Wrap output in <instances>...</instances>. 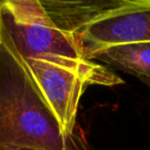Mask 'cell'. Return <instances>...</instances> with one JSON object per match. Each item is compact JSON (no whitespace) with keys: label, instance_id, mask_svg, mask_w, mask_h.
<instances>
[{"label":"cell","instance_id":"cell-1","mask_svg":"<svg viewBox=\"0 0 150 150\" xmlns=\"http://www.w3.org/2000/svg\"><path fill=\"white\" fill-rule=\"evenodd\" d=\"M22 148L73 149L0 22V150Z\"/></svg>","mask_w":150,"mask_h":150},{"label":"cell","instance_id":"cell-2","mask_svg":"<svg viewBox=\"0 0 150 150\" xmlns=\"http://www.w3.org/2000/svg\"><path fill=\"white\" fill-rule=\"evenodd\" d=\"M0 22L23 60L86 59L74 37L54 25L39 0H0Z\"/></svg>","mask_w":150,"mask_h":150},{"label":"cell","instance_id":"cell-3","mask_svg":"<svg viewBox=\"0 0 150 150\" xmlns=\"http://www.w3.org/2000/svg\"><path fill=\"white\" fill-rule=\"evenodd\" d=\"M24 61L63 132L71 138L80 98L86 86H101L99 73L94 67L79 63L57 64L41 59Z\"/></svg>","mask_w":150,"mask_h":150},{"label":"cell","instance_id":"cell-4","mask_svg":"<svg viewBox=\"0 0 150 150\" xmlns=\"http://www.w3.org/2000/svg\"><path fill=\"white\" fill-rule=\"evenodd\" d=\"M74 39L86 59L94 52L119 44L150 41V0H123L103 13Z\"/></svg>","mask_w":150,"mask_h":150},{"label":"cell","instance_id":"cell-5","mask_svg":"<svg viewBox=\"0 0 150 150\" xmlns=\"http://www.w3.org/2000/svg\"><path fill=\"white\" fill-rule=\"evenodd\" d=\"M40 2L54 25L74 37L103 13L120 6L123 0H41Z\"/></svg>","mask_w":150,"mask_h":150},{"label":"cell","instance_id":"cell-6","mask_svg":"<svg viewBox=\"0 0 150 150\" xmlns=\"http://www.w3.org/2000/svg\"><path fill=\"white\" fill-rule=\"evenodd\" d=\"M90 60H99L135 75L150 86V41L109 46L94 52Z\"/></svg>","mask_w":150,"mask_h":150},{"label":"cell","instance_id":"cell-7","mask_svg":"<svg viewBox=\"0 0 150 150\" xmlns=\"http://www.w3.org/2000/svg\"><path fill=\"white\" fill-rule=\"evenodd\" d=\"M19 150H38V149H34V148H22V149Z\"/></svg>","mask_w":150,"mask_h":150},{"label":"cell","instance_id":"cell-8","mask_svg":"<svg viewBox=\"0 0 150 150\" xmlns=\"http://www.w3.org/2000/svg\"><path fill=\"white\" fill-rule=\"evenodd\" d=\"M72 150H74V149H72Z\"/></svg>","mask_w":150,"mask_h":150}]
</instances>
